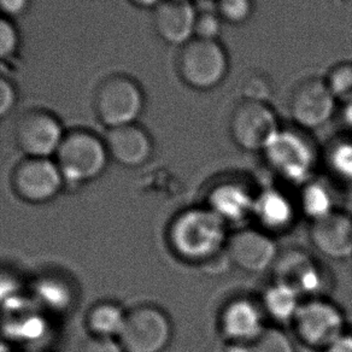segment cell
I'll list each match as a JSON object with an SVG mask.
<instances>
[{"label":"cell","mask_w":352,"mask_h":352,"mask_svg":"<svg viewBox=\"0 0 352 352\" xmlns=\"http://www.w3.org/2000/svg\"><path fill=\"white\" fill-rule=\"evenodd\" d=\"M173 328L164 311L155 307H140L127 314L120 334L124 352H162L170 342Z\"/></svg>","instance_id":"obj_8"},{"label":"cell","mask_w":352,"mask_h":352,"mask_svg":"<svg viewBox=\"0 0 352 352\" xmlns=\"http://www.w3.org/2000/svg\"><path fill=\"white\" fill-rule=\"evenodd\" d=\"M127 315L113 303H102L94 307L88 315V327L94 337H120Z\"/></svg>","instance_id":"obj_21"},{"label":"cell","mask_w":352,"mask_h":352,"mask_svg":"<svg viewBox=\"0 0 352 352\" xmlns=\"http://www.w3.org/2000/svg\"><path fill=\"white\" fill-rule=\"evenodd\" d=\"M272 169L284 180L304 184L316 166L313 146L299 134L281 132L264 151Z\"/></svg>","instance_id":"obj_9"},{"label":"cell","mask_w":352,"mask_h":352,"mask_svg":"<svg viewBox=\"0 0 352 352\" xmlns=\"http://www.w3.org/2000/svg\"><path fill=\"white\" fill-rule=\"evenodd\" d=\"M196 17L191 0H162L153 9L152 25L164 43L184 46L195 38Z\"/></svg>","instance_id":"obj_15"},{"label":"cell","mask_w":352,"mask_h":352,"mask_svg":"<svg viewBox=\"0 0 352 352\" xmlns=\"http://www.w3.org/2000/svg\"><path fill=\"white\" fill-rule=\"evenodd\" d=\"M323 352H352V334L345 333L332 346Z\"/></svg>","instance_id":"obj_32"},{"label":"cell","mask_w":352,"mask_h":352,"mask_svg":"<svg viewBox=\"0 0 352 352\" xmlns=\"http://www.w3.org/2000/svg\"><path fill=\"white\" fill-rule=\"evenodd\" d=\"M337 105L326 78H305L294 87L289 109L294 123L303 129H316L332 118Z\"/></svg>","instance_id":"obj_10"},{"label":"cell","mask_w":352,"mask_h":352,"mask_svg":"<svg viewBox=\"0 0 352 352\" xmlns=\"http://www.w3.org/2000/svg\"><path fill=\"white\" fill-rule=\"evenodd\" d=\"M64 177L56 161L51 158L25 157L12 174L16 193L30 203L54 199L63 186Z\"/></svg>","instance_id":"obj_11"},{"label":"cell","mask_w":352,"mask_h":352,"mask_svg":"<svg viewBox=\"0 0 352 352\" xmlns=\"http://www.w3.org/2000/svg\"><path fill=\"white\" fill-rule=\"evenodd\" d=\"M300 304V296L296 291L275 281L261 299L264 314L278 323H292Z\"/></svg>","instance_id":"obj_20"},{"label":"cell","mask_w":352,"mask_h":352,"mask_svg":"<svg viewBox=\"0 0 352 352\" xmlns=\"http://www.w3.org/2000/svg\"><path fill=\"white\" fill-rule=\"evenodd\" d=\"M216 11L223 23L243 25L254 14V0H216Z\"/></svg>","instance_id":"obj_25"},{"label":"cell","mask_w":352,"mask_h":352,"mask_svg":"<svg viewBox=\"0 0 352 352\" xmlns=\"http://www.w3.org/2000/svg\"><path fill=\"white\" fill-rule=\"evenodd\" d=\"M19 99L17 88L10 78L0 74V120L10 115Z\"/></svg>","instance_id":"obj_28"},{"label":"cell","mask_w":352,"mask_h":352,"mask_svg":"<svg viewBox=\"0 0 352 352\" xmlns=\"http://www.w3.org/2000/svg\"><path fill=\"white\" fill-rule=\"evenodd\" d=\"M104 142L110 158L128 168L145 164L153 153L150 133L138 123L108 129Z\"/></svg>","instance_id":"obj_17"},{"label":"cell","mask_w":352,"mask_h":352,"mask_svg":"<svg viewBox=\"0 0 352 352\" xmlns=\"http://www.w3.org/2000/svg\"><path fill=\"white\" fill-rule=\"evenodd\" d=\"M64 127L47 109L34 108L21 113L15 124V140L25 157L51 158L63 142Z\"/></svg>","instance_id":"obj_7"},{"label":"cell","mask_w":352,"mask_h":352,"mask_svg":"<svg viewBox=\"0 0 352 352\" xmlns=\"http://www.w3.org/2000/svg\"><path fill=\"white\" fill-rule=\"evenodd\" d=\"M244 99L267 102L270 94V85L265 78L254 75L248 78L243 86Z\"/></svg>","instance_id":"obj_29"},{"label":"cell","mask_w":352,"mask_h":352,"mask_svg":"<svg viewBox=\"0 0 352 352\" xmlns=\"http://www.w3.org/2000/svg\"><path fill=\"white\" fill-rule=\"evenodd\" d=\"M261 230L267 233L284 232L294 225L296 209L289 197L278 190H265L254 199V214Z\"/></svg>","instance_id":"obj_18"},{"label":"cell","mask_w":352,"mask_h":352,"mask_svg":"<svg viewBox=\"0 0 352 352\" xmlns=\"http://www.w3.org/2000/svg\"><path fill=\"white\" fill-rule=\"evenodd\" d=\"M309 235L314 248L328 258L340 261L352 257V217L345 212L334 210L314 221Z\"/></svg>","instance_id":"obj_16"},{"label":"cell","mask_w":352,"mask_h":352,"mask_svg":"<svg viewBox=\"0 0 352 352\" xmlns=\"http://www.w3.org/2000/svg\"><path fill=\"white\" fill-rule=\"evenodd\" d=\"M279 132L278 116L267 102L243 99L230 115V137L245 151H265Z\"/></svg>","instance_id":"obj_6"},{"label":"cell","mask_w":352,"mask_h":352,"mask_svg":"<svg viewBox=\"0 0 352 352\" xmlns=\"http://www.w3.org/2000/svg\"><path fill=\"white\" fill-rule=\"evenodd\" d=\"M176 65L182 82L188 87L210 91L225 80L230 69V59L219 40L193 38L182 46Z\"/></svg>","instance_id":"obj_3"},{"label":"cell","mask_w":352,"mask_h":352,"mask_svg":"<svg viewBox=\"0 0 352 352\" xmlns=\"http://www.w3.org/2000/svg\"><path fill=\"white\" fill-rule=\"evenodd\" d=\"M133 6H137L140 9H155L162 0H128Z\"/></svg>","instance_id":"obj_33"},{"label":"cell","mask_w":352,"mask_h":352,"mask_svg":"<svg viewBox=\"0 0 352 352\" xmlns=\"http://www.w3.org/2000/svg\"><path fill=\"white\" fill-rule=\"evenodd\" d=\"M345 316L336 304L314 297L300 304L292 321L296 337L305 346L326 351L345 334Z\"/></svg>","instance_id":"obj_5"},{"label":"cell","mask_w":352,"mask_h":352,"mask_svg":"<svg viewBox=\"0 0 352 352\" xmlns=\"http://www.w3.org/2000/svg\"><path fill=\"white\" fill-rule=\"evenodd\" d=\"M246 352H296L294 342L279 327L264 328Z\"/></svg>","instance_id":"obj_23"},{"label":"cell","mask_w":352,"mask_h":352,"mask_svg":"<svg viewBox=\"0 0 352 352\" xmlns=\"http://www.w3.org/2000/svg\"><path fill=\"white\" fill-rule=\"evenodd\" d=\"M264 316L261 304L254 303L251 299H234L226 304L221 311V336L230 345L246 350L267 327Z\"/></svg>","instance_id":"obj_13"},{"label":"cell","mask_w":352,"mask_h":352,"mask_svg":"<svg viewBox=\"0 0 352 352\" xmlns=\"http://www.w3.org/2000/svg\"><path fill=\"white\" fill-rule=\"evenodd\" d=\"M81 352H124V350L113 338L94 337L83 344Z\"/></svg>","instance_id":"obj_30"},{"label":"cell","mask_w":352,"mask_h":352,"mask_svg":"<svg viewBox=\"0 0 352 352\" xmlns=\"http://www.w3.org/2000/svg\"><path fill=\"white\" fill-rule=\"evenodd\" d=\"M273 270L275 283L287 286L299 296H316L323 289L322 270L310 254L300 250H291L279 254Z\"/></svg>","instance_id":"obj_14"},{"label":"cell","mask_w":352,"mask_h":352,"mask_svg":"<svg viewBox=\"0 0 352 352\" xmlns=\"http://www.w3.org/2000/svg\"><path fill=\"white\" fill-rule=\"evenodd\" d=\"M94 108L99 122L107 129L137 123L145 108L140 83L126 74H113L96 88Z\"/></svg>","instance_id":"obj_2"},{"label":"cell","mask_w":352,"mask_h":352,"mask_svg":"<svg viewBox=\"0 0 352 352\" xmlns=\"http://www.w3.org/2000/svg\"><path fill=\"white\" fill-rule=\"evenodd\" d=\"M326 82L337 102L352 103V62L334 65L328 73Z\"/></svg>","instance_id":"obj_24"},{"label":"cell","mask_w":352,"mask_h":352,"mask_svg":"<svg viewBox=\"0 0 352 352\" xmlns=\"http://www.w3.org/2000/svg\"><path fill=\"white\" fill-rule=\"evenodd\" d=\"M54 157L64 180L86 182L103 173L110 156L104 139L91 131L78 128L65 133Z\"/></svg>","instance_id":"obj_4"},{"label":"cell","mask_w":352,"mask_h":352,"mask_svg":"<svg viewBox=\"0 0 352 352\" xmlns=\"http://www.w3.org/2000/svg\"><path fill=\"white\" fill-rule=\"evenodd\" d=\"M254 199L245 187L236 184H225L211 191L208 208L220 216L226 223H238L252 216Z\"/></svg>","instance_id":"obj_19"},{"label":"cell","mask_w":352,"mask_h":352,"mask_svg":"<svg viewBox=\"0 0 352 352\" xmlns=\"http://www.w3.org/2000/svg\"><path fill=\"white\" fill-rule=\"evenodd\" d=\"M300 209L309 219L320 220L334 211L333 198L326 187L316 182H307L299 199Z\"/></svg>","instance_id":"obj_22"},{"label":"cell","mask_w":352,"mask_h":352,"mask_svg":"<svg viewBox=\"0 0 352 352\" xmlns=\"http://www.w3.org/2000/svg\"><path fill=\"white\" fill-rule=\"evenodd\" d=\"M230 262L246 273H263L279 257L273 236L261 228H241L230 234L226 245Z\"/></svg>","instance_id":"obj_12"},{"label":"cell","mask_w":352,"mask_h":352,"mask_svg":"<svg viewBox=\"0 0 352 352\" xmlns=\"http://www.w3.org/2000/svg\"><path fill=\"white\" fill-rule=\"evenodd\" d=\"M32 0H0V15L15 20L30 10Z\"/></svg>","instance_id":"obj_31"},{"label":"cell","mask_w":352,"mask_h":352,"mask_svg":"<svg viewBox=\"0 0 352 352\" xmlns=\"http://www.w3.org/2000/svg\"><path fill=\"white\" fill-rule=\"evenodd\" d=\"M227 223L208 206L182 211L171 222L168 239L180 258L201 265L226 249Z\"/></svg>","instance_id":"obj_1"},{"label":"cell","mask_w":352,"mask_h":352,"mask_svg":"<svg viewBox=\"0 0 352 352\" xmlns=\"http://www.w3.org/2000/svg\"><path fill=\"white\" fill-rule=\"evenodd\" d=\"M220 15L215 10H197L195 38L204 40H219L222 32Z\"/></svg>","instance_id":"obj_27"},{"label":"cell","mask_w":352,"mask_h":352,"mask_svg":"<svg viewBox=\"0 0 352 352\" xmlns=\"http://www.w3.org/2000/svg\"><path fill=\"white\" fill-rule=\"evenodd\" d=\"M21 47V35L10 19L0 15V62L14 58Z\"/></svg>","instance_id":"obj_26"}]
</instances>
